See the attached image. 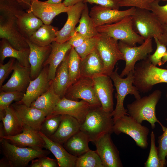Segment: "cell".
Instances as JSON below:
<instances>
[{"label": "cell", "instance_id": "obj_1", "mask_svg": "<svg viewBox=\"0 0 167 167\" xmlns=\"http://www.w3.org/2000/svg\"><path fill=\"white\" fill-rule=\"evenodd\" d=\"M112 112L105 111L101 105H90L80 131L93 143L105 134H111L114 124Z\"/></svg>", "mask_w": 167, "mask_h": 167}, {"label": "cell", "instance_id": "obj_2", "mask_svg": "<svg viewBox=\"0 0 167 167\" xmlns=\"http://www.w3.org/2000/svg\"><path fill=\"white\" fill-rule=\"evenodd\" d=\"M133 76V85L140 92L146 93L157 84L167 83V69L153 65L148 57L135 64Z\"/></svg>", "mask_w": 167, "mask_h": 167}, {"label": "cell", "instance_id": "obj_3", "mask_svg": "<svg viewBox=\"0 0 167 167\" xmlns=\"http://www.w3.org/2000/svg\"><path fill=\"white\" fill-rule=\"evenodd\" d=\"M161 95V91L156 90L147 96L136 100L127 106V113L138 122L142 124L144 121L149 123L152 129L155 127V123H158L163 131L166 127L163 126L156 117V108Z\"/></svg>", "mask_w": 167, "mask_h": 167}, {"label": "cell", "instance_id": "obj_4", "mask_svg": "<svg viewBox=\"0 0 167 167\" xmlns=\"http://www.w3.org/2000/svg\"><path fill=\"white\" fill-rule=\"evenodd\" d=\"M132 21L134 31L144 40L156 37L163 44L162 24L151 11L135 7Z\"/></svg>", "mask_w": 167, "mask_h": 167}, {"label": "cell", "instance_id": "obj_5", "mask_svg": "<svg viewBox=\"0 0 167 167\" xmlns=\"http://www.w3.org/2000/svg\"><path fill=\"white\" fill-rule=\"evenodd\" d=\"M118 68L117 67L109 76L114 83L116 91L115 96L117 99L116 104L112 112L114 122L122 116L128 115L127 109L125 108L123 105L124 99L127 95H133L136 99L141 97L140 92L133 85V71L130 72L126 77L123 78L118 72Z\"/></svg>", "mask_w": 167, "mask_h": 167}, {"label": "cell", "instance_id": "obj_6", "mask_svg": "<svg viewBox=\"0 0 167 167\" xmlns=\"http://www.w3.org/2000/svg\"><path fill=\"white\" fill-rule=\"evenodd\" d=\"M0 142L2 153L8 160L11 167H27L32 160L47 156L51 152L47 149L18 147L3 138L0 140Z\"/></svg>", "mask_w": 167, "mask_h": 167}, {"label": "cell", "instance_id": "obj_7", "mask_svg": "<svg viewBox=\"0 0 167 167\" xmlns=\"http://www.w3.org/2000/svg\"><path fill=\"white\" fill-rule=\"evenodd\" d=\"M96 28L99 33L109 36L131 46H135L137 43L141 44L144 41L133 28L132 15L126 16L117 23Z\"/></svg>", "mask_w": 167, "mask_h": 167}, {"label": "cell", "instance_id": "obj_8", "mask_svg": "<svg viewBox=\"0 0 167 167\" xmlns=\"http://www.w3.org/2000/svg\"><path fill=\"white\" fill-rule=\"evenodd\" d=\"M113 130L116 135L123 133L130 136L142 149L148 147L149 129L129 115H125L117 119L114 122Z\"/></svg>", "mask_w": 167, "mask_h": 167}, {"label": "cell", "instance_id": "obj_9", "mask_svg": "<svg viewBox=\"0 0 167 167\" xmlns=\"http://www.w3.org/2000/svg\"><path fill=\"white\" fill-rule=\"evenodd\" d=\"M118 40L105 34H100L96 49L104 63L106 75L109 76L113 71L117 62L124 60Z\"/></svg>", "mask_w": 167, "mask_h": 167}, {"label": "cell", "instance_id": "obj_10", "mask_svg": "<svg viewBox=\"0 0 167 167\" xmlns=\"http://www.w3.org/2000/svg\"><path fill=\"white\" fill-rule=\"evenodd\" d=\"M118 45L126 62L125 67L120 75L122 78L134 71L136 63L146 58L153 50L152 38H150L138 46H131L120 41Z\"/></svg>", "mask_w": 167, "mask_h": 167}, {"label": "cell", "instance_id": "obj_11", "mask_svg": "<svg viewBox=\"0 0 167 167\" xmlns=\"http://www.w3.org/2000/svg\"><path fill=\"white\" fill-rule=\"evenodd\" d=\"M64 97L74 101L81 99L91 106L101 105L96 94L93 79L89 78L80 77L68 88Z\"/></svg>", "mask_w": 167, "mask_h": 167}, {"label": "cell", "instance_id": "obj_12", "mask_svg": "<svg viewBox=\"0 0 167 167\" xmlns=\"http://www.w3.org/2000/svg\"><path fill=\"white\" fill-rule=\"evenodd\" d=\"M107 133L97 139L94 143L104 167H122L119 152L111 138Z\"/></svg>", "mask_w": 167, "mask_h": 167}, {"label": "cell", "instance_id": "obj_13", "mask_svg": "<svg viewBox=\"0 0 167 167\" xmlns=\"http://www.w3.org/2000/svg\"><path fill=\"white\" fill-rule=\"evenodd\" d=\"M135 10V7H131L126 10L120 11L96 5L91 8L89 13L96 27L116 23L126 16L132 15Z\"/></svg>", "mask_w": 167, "mask_h": 167}, {"label": "cell", "instance_id": "obj_14", "mask_svg": "<svg viewBox=\"0 0 167 167\" xmlns=\"http://www.w3.org/2000/svg\"><path fill=\"white\" fill-rule=\"evenodd\" d=\"M90 105L81 100L74 101L64 97L61 98L51 115H67L76 119L80 125L84 121Z\"/></svg>", "mask_w": 167, "mask_h": 167}, {"label": "cell", "instance_id": "obj_15", "mask_svg": "<svg viewBox=\"0 0 167 167\" xmlns=\"http://www.w3.org/2000/svg\"><path fill=\"white\" fill-rule=\"evenodd\" d=\"M16 18L0 17V38L6 39L14 48L23 50L29 48L24 38L17 27Z\"/></svg>", "mask_w": 167, "mask_h": 167}, {"label": "cell", "instance_id": "obj_16", "mask_svg": "<svg viewBox=\"0 0 167 167\" xmlns=\"http://www.w3.org/2000/svg\"><path fill=\"white\" fill-rule=\"evenodd\" d=\"M31 80L30 67L22 65L16 60L10 78L0 88V91L25 93Z\"/></svg>", "mask_w": 167, "mask_h": 167}, {"label": "cell", "instance_id": "obj_17", "mask_svg": "<svg viewBox=\"0 0 167 167\" xmlns=\"http://www.w3.org/2000/svg\"><path fill=\"white\" fill-rule=\"evenodd\" d=\"M48 71V65L43 67L38 76L30 81L23 98L19 102L30 106L33 102L47 90L52 83L49 79Z\"/></svg>", "mask_w": 167, "mask_h": 167}, {"label": "cell", "instance_id": "obj_18", "mask_svg": "<svg viewBox=\"0 0 167 167\" xmlns=\"http://www.w3.org/2000/svg\"><path fill=\"white\" fill-rule=\"evenodd\" d=\"M70 7L66 6L63 3L55 4L33 0L30 8L26 12H32L44 24L50 25L56 16L62 13L66 12Z\"/></svg>", "mask_w": 167, "mask_h": 167}, {"label": "cell", "instance_id": "obj_19", "mask_svg": "<svg viewBox=\"0 0 167 167\" xmlns=\"http://www.w3.org/2000/svg\"><path fill=\"white\" fill-rule=\"evenodd\" d=\"M3 138L11 143L20 147H30L42 150L45 145V142L39 131L25 125H24L21 133L13 136H4Z\"/></svg>", "mask_w": 167, "mask_h": 167}, {"label": "cell", "instance_id": "obj_20", "mask_svg": "<svg viewBox=\"0 0 167 167\" xmlns=\"http://www.w3.org/2000/svg\"><path fill=\"white\" fill-rule=\"evenodd\" d=\"M97 96L103 109L112 112L114 110L112 80L109 76L102 75L93 79Z\"/></svg>", "mask_w": 167, "mask_h": 167}, {"label": "cell", "instance_id": "obj_21", "mask_svg": "<svg viewBox=\"0 0 167 167\" xmlns=\"http://www.w3.org/2000/svg\"><path fill=\"white\" fill-rule=\"evenodd\" d=\"M24 125L39 131L45 118V114L41 111L28 106L19 102L11 105Z\"/></svg>", "mask_w": 167, "mask_h": 167}, {"label": "cell", "instance_id": "obj_22", "mask_svg": "<svg viewBox=\"0 0 167 167\" xmlns=\"http://www.w3.org/2000/svg\"><path fill=\"white\" fill-rule=\"evenodd\" d=\"M30 49L29 61L30 65L31 80L37 77L43 68L44 63L49 57L51 50V45L40 46L26 39Z\"/></svg>", "mask_w": 167, "mask_h": 167}, {"label": "cell", "instance_id": "obj_23", "mask_svg": "<svg viewBox=\"0 0 167 167\" xmlns=\"http://www.w3.org/2000/svg\"><path fill=\"white\" fill-rule=\"evenodd\" d=\"M84 5L83 2H80L70 7L66 12L67 18L66 23L60 30L56 31L55 41L62 43L69 40L79 22Z\"/></svg>", "mask_w": 167, "mask_h": 167}, {"label": "cell", "instance_id": "obj_24", "mask_svg": "<svg viewBox=\"0 0 167 167\" xmlns=\"http://www.w3.org/2000/svg\"><path fill=\"white\" fill-rule=\"evenodd\" d=\"M51 45V52L44 63L43 67L48 66L49 79V80H52L54 78L58 67L72 47L68 41L62 43L54 41L52 42Z\"/></svg>", "mask_w": 167, "mask_h": 167}, {"label": "cell", "instance_id": "obj_25", "mask_svg": "<svg viewBox=\"0 0 167 167\" xmlns=\"http://www.w3.org/2000/svg\"><path fill=\"white\" fill-rule=\"evenodd\" d=\"M39 131L45 142L44 148L49 150L54 155L59 167H75L78 157L68 152L63 145L52 140Z\"/></svg>", "mask_w": 167, "mask_h": 167}, {"label": "cell", "instance_id": "obj_26", "mask_svg": "<svg viewBox=\"0 0 167 167\" xmlns=\"http://www.w3.org/2000/svg\"><path fill=\"white\" fill-rule=\"evenodd\" d=\"M102 75H106L105 70L103 62L96 49L82 60L80 77L93 79Z\"/></svg>", "mask_w": 167, "mask_h": 167}, {"label": "cell", "instance_id": "obj_27", "mask_svg": "<svg viewBox=\"0 0 167 167\" xmlns=\"http://www.w3.org/2000/svg\"><path fill=\"white\" fill-rule=\"evenodd\" d=\"M59 126L56 132L49 138L62 145L80 130V124L74 117L62 115Z\"/></svg>", "mask_w": 167, "mask_h": 167}, {"label": "cell", "instance_id": "obj_28", "mask_svg": "<svg viewBox=\"0 0 167 167\" xmlns=\"http://www.w3.org/2000/svg\"><path fill=\"white\" fill-rule=\"evenodd\" d=\"M69 51L64 60L58 67L54 78L52 80L54 90L61 99L64 97L65 93L69 87L68 60Z\"/></svg>", "mask_w": 167, "mask_h": 167}, {"label": "cell", "instance_id": "obj_29", "mask_svg": "<svg viewBox=\"0 0 167 167\" xmlns=\"http://www.w3.org/2000/svg\"><path fill=\"white\" fill-rule=\"evenodd\" d=\"M16 18L18 29L26 39H28L44 24L31 12H26Z\"/></svg>", "mask_w": 167, "mask_h": 167}, {"label": "cell", "instance_id": "obj_30", "mask_svg": "<svg viewBox=\"0 0 167 167\" xmlns=\"http://www.w3.org/2000/svg\"><path fill=\"white\" fill-rule=\"evenodd\" d=\"M29 48L23 50H18L13 47L5 39L0 41V62L3 63L7 57L15 59L22 65L30 67L29 61Z\"/></svg>", "mask_w": 167, "mask_h": 167}, {"label": "cell", "instance_id": "obj_31", "mask_svg": "<svg viewBox=\"0 0 167 167\" xmlns=\"http://www.w3.org/2000/svg\"><path fill=\"white\" fill-rule=\"evenodd\" d=\"M5 110V115L0 117L3 124L4 136H13L21 133L24 124L12 107L10 105Z\"/></svg>", "mask_w": 167, "mask_h": 167}, {"label": "cell", "instance_id": "obj_32", "mask_svg": "<svg viewBox=\"0 0 167 167\" xmlns=\"http://www.w3.org/2000/svg\"><path fill=\"white\" fill-rule=\"evenodd\" d=\"M60 99L55 93L51 83L47 90L33 102L30 106L41 111L47 117L51 114Z\"/></svg>", "mask_w": 167, "mask_h": 167}, {"label": "cell", "instance_id": "obj_33", "mask_svg": "<svg viewBox=\"0 0 167 167\" xmlns=\"http://www.w3.org/2000/svg\"><path fill=\"white\" fill-rule=\"evenodd\" d=\"M89 142L88 136L80 130L65 142L63 146L68 152L78 157L90 149L88 146Z\"/></svg>", "mask_w": 167, "mask_h": 167}, {"label": "cell", "instance_id": "obj_34", "mask_svg": "<svg viewBox=\"0 0 167 167\" xmlns=\"http://www.w3.org/2000/svg\"><path fill=\"white\" fill-rule=\"evenodd\" d=\"M58 28L51 25L43 24L28 39L40 46L49 45L55 41Z\"/></svg>", "mask_w": 167, "mask_h": 167}, {"label": "cell", "instance_id": "obj_35", "mask_svg": "<svg viewBox=\"0 0 167 167\" xmlns=\"http://www.w3.org/2000/svg\"><path fill=\"white\" fill-rule=\"evenodd\" d=\"M84 6L82 11L79 21V26L75 30L80 33L86 39L99 36V33L94 23L89 15L87 3H84Z\"/></svg>", "mask_w": 167, "mask_h": 167}, {"label": "cell", "instance_id": "obj_36", "mask_svg": "<svg viewBox=\"0 0 167 167\" xmlns=\"http://www.w3.org/2000/svg\"><path fill=\"white\" fill-rule=\"evenodd\" d=\"M81 60V58L74 48L72 47L69 51L68 60L69 87L80 77Z\"/></svg>", "mask_w": 167, "mask_h": 167}, {"label": "cell", "instance_id": "obj_37", "mask_svg": "<svg viewBox=\"0 0 167 167\" xmlns=\"http://www.w3.org/2000/svg\"><path fill=\"white\" fill-rule=\"evenodd\" d=\"M26 12L17 0H0V17L16 18Z\"/></svg>", "mask_w": 167, "mask_h": 167}, {"label": "cell", "instance_id": "obj_38", "mask_svg": "<svg viewBox=\"0 0 167 167\" xmlns=\"http://www.w3.org/2000/svg\"><path fill=\"white\" fill-rule=\"evenodd\" d=\"M75 167H104L96 151L89 150L78 157Z\"/></svg>", "mask_w": 167, "mask_h": 167}, {"label": "cell", "instance_id": "obj_39", "mask_svg": "<svg viewBox=\"0 0 167 167\" xmlns=\"http://www.w3.org/2000/svg\"><path fill=\"white\" fill-rule=\"evenodd\" d=\"M62 116V115H50L46 117L39 131L49 138L57 130L61 121Z\"/></svg>", "mask_w": 167, "mask_h": 167}, {"label": "cell", "instance_id": "obj_40", "mask_svg": "<svg viewBox=\"0 0 167 167\" xmlns=\"http://www.w3.org/2000/svg\"><path fill=\"white\" fill-rule=\"evenodd\" d=\"M25 93L18 91H0V111L5 110L13 101L19 102L23 98Z\"/></svg>", "mask_w": 167, "mask_h": 167}, {"label": "cell", "instance_id": "obj_41", "mask_svg": "<svg viewBox=\"0 0 167 167\" xmlns=\"http://www.w3.org/2000/svg\"><path fill=\"white\" fill-rule=\"evenodd\" d=\"M151 145L149 154L144 164L145 167H162L159 158L157 147L156 146L155 135L153 131L150 134Z\"/></svg>", "mask_w": 167, "mask_h": 167}, {"label": "cell", "instance_id": "obj_42", "mask_svg": "<svg viewBox=\"0 0 167 167\" xmlns=\"http://www.w3.org/2000/svg\"><path fill=\"white\" fill-rule=\"evenodd\" d=\"M99 35L86 39L80 46L74 48L81 60L96 49Z\"/></svg>", "mask_w": 167, "mask_h": 167}, {"label": "cell", "instance_id": "obj_43", "mask_svg": "<svg viewBox=\"0 0 167 167\" xmlns=\"http://www.w3.org/2000/svg\"><path fill=\"white\" fill-rule=\"evenodd\" d=\"M153 38L156 44V49L152 54L148 56V58L153 65L161 66L162 65V58L167 51L166 46L162 43L156 37Z\"/></svg>", "mask_w": 167, "mask_h": 167}, {"label": "cell", "instance_id": "obj_44", "mask_svg": "<svg viewBox=\"0 0 167 167\" xmlns=\"http://www.w3.org/2000/svg\"><path fill=\"white\" fill-rule=\"evenodd\" d=\"M167 121V118L166 119ZM158 154L162 167L166 166L167 156V126L163 134L158 137Z\"/></svg>", "mask_w": 167, "mask_h": 167}, {"label": "cell", "instance_id": "obj_45", "mask_svg": "<svg viewBox=\"0 0 167 167\" xmlns=\"http://www.w3.org/2000/svg\"><path fill=\"white\" fill-rule=\"evenodd\" d=\"M159 2L156 1L152 2L150 5V11L155 15L162 24H167V4L161 6Z\"/></svg>", "mask_w": 167, "mask_h": 167}, {"label": "cell", "instance_id": "obj_46", "mask_svg": "<svg viewBox=\"0 0 167 167\" xmlns=\"http://www.w3.org/2000/svg\"><path fill=\"white\" fill-rule=\"evenodd\" d=\"M167 2V0H120V7H135L150 10V5L156 1Z\"/></svg>", "mask_w": 167, "mask_h": 167}, {"label": "cell", "instance_id": "obj_47", "mask_svg": "<svg viewBox=\"0 0 167 167\" xmlns=\"http://www.w3.org/2000/svg\"><path fill=\"white\" fill-rule=\"evenodd\" d=\"M30 167H59L57 160L46 156L32 160L29 165Z\"/></svg>", "mask_w": 167, "mask_h": 167}, {"label": "cell", "instance_id": "obj_48", "mask_svg": "<svg viewBox=\"0 0 167 167\" xmlns=\"http://www.w3.org/2000/svg\"><path fill=\"white\" fill-rule=\"evenodd\" d=\"M16 61L15 59L10 58L8 62L5 64L0 63V88L10 73L13 71Z\"/></svg>", "mask_w": 167, "mask_h": 167}, {"label": "cell", "instance_id": "obj_49", "mask_svg": "<svg viewBox=\"0 0 167 167\" xmlns=\"http://www.w3.org/2000/svg\"><path fill=\"white\" fill-rule=\"evenodd\" d=\"M120 0H84V3L95 4L108 8L119 10Z\"/></svg>", "mask_w": 167, "mask_h": 167}, {"label": "cell", "instance_id": "obj_50", "mask_svg": "<svg viewBox=\"0 0 167 167\" xmlns=\"http://www.w3.org/2000/svg\"><path fill=\"white\" fill-rule=\"evenodd\" d=\"M86 40L80 33L75 30L68 41L72 47L76 48L80 46Z\"/></svg>", "mask_w": 167, "mask_h": 167}, {"label": "cell", "instance_id": "obj_51", "mask_svg": "<svg viewBox=\"0 0 167 167\" xmlns=\"http://www.w3.org/2000/svg\"><path fill=\"white\" fill-rule=\"evenodd\" d=\"M33 0H17L23 9L26 11L31 6L32 2Z\"/></svg>", "mask_w": 167, "mask_h": 167}, {"label": "cell", "instance_id": "obj_52", "mask_svg": "<svg viewBox=\"0 0 167 167\" xmlns=\"http://www.w3.org/2000/svg\"><path fill=\"white\" fill-rule=\"evenodd\" d=\"M84 0H64L63 3L67 7L71 6L80 2H83Z\"/></svg>", "mask_w": 167, "mask_h": 167}, {"label": "cell", "instance_id": "obj_53", "mask_svg": "<svg viewBox=\"0 0 167 167\" xmlns=\"http://www.w3.org/2000/svg\"><path fill=\"white\" fill-rule=\"evenodd\" d=\"M162 27L164 38L163 44L167 46V24H162Z\"/></svg>", "mask_w": 167, "mask_h": 167}, {"label": "cell", "instance_id": "obj_54", "mask_svg": "<svg viewBox=\"0 0 167 167\" xmlns=\"http://www.w3.org/2000/svg\"><path fill=\"white\" fill-rule=\"evenodd\" d=\"M0 167H11L8 160L4 156L0 160Z\"/></svg>", "mask_w": 167, "mask_h": 167}, {"label": "cell", "instance_id": "obj_55", "mask_svg": "<svg viewBox=\"0 0 167 167\" xmlns=\"http://www.w3.org/2000/svg\"><path fill=\"white\" fill-rule=\"evenodd\" d=\"M62 0H47L45 2L48 3L58 4L62 3Z\"/></svg>", "mask_w": 167, "mask_h": 167}, {"label": "cell", "instance_id": "obj_56", "mask_svg": "<svg viewBox=\"0 0 167 167\" xmlns=\"http://www.w3.org/2000/svg\"><path fill=\"white\" fill-rule=\"evenodd\" d=\"M167 62V51L162 59V65L164 64Z\"/></svg>", "mask_w": 167, "mask_h": 167}, {"label": "cell", "instance_id": "obj_57", "mask_svg": "<svg viewBox=\"0 0 167 167\" xmlns=\"http://www.w3.org/2000/svg\"><path fill=\"white\" fill-rule=\"evenodd\" d=\"M166 158H167V156H166Z\"/></svg>", "mask_w": 167, "mask_h": 167}, {"label": "cell", "instance_id": "obj_58", "mask_svg": "<svg viewBox=\"0 0 167 167\" xmlns=\"http://www.w3.org/2000/svg\"><path fill=\"white\" fill-rule=\"evenodd\" d=\"M166 68H167V66H166Z\"/></svg>", "mask_w": 167, "mask_h": 167}, {"label": "cell", "instance_id": "obj_59", "mask_svg": "<svg viewBox=\"0 0 167 167\" xmlns=\"http://www.w3.org/2000/svg\"></svg>", "mask_w": 167, "mask_h": 167}]
</instances>
